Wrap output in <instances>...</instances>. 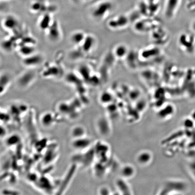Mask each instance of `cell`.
Segmentation results:
<instances>
[{"label": "cell", "instance_id": "obj_12", "mask_svg": "<svg viewBox=\"0 0 195 195\" xmlns=\"http://www.w3.org/2000/svg\"><path fill=\"white\" fill-rule=\"evenodd\" d=\"M115 187L117 192L120 195L133 194L132 189L127 180L120 177L115 181Z\"/></svg>", "mask_w": 195, "mask_h": 195}, {"label": "cell", "instance_id": "obj_16", "mask_svg": "<svg viewBox=\"0 0 195 195\" xmlns=\"http://www.w3.org/2000/svg\"><path fill=\"white\" fill-rule=\"evenodd\" d=\"M54 20L52 18V13H44L38 19V27L40 30L46 32L50 27Z\"/></svg>", "mask_w": 195, "mask_h": 195}, {"label": "cell", "instance_id": "obj_26", "mask_svg": "<svg viewBox=\"0 0 195 195\" xmlns=\"http://www.w3.org/2000/svg\"><path fill=\"white\" fill-rule=\"evenodd\" d=\"M77 72L83 80H87L88 81L91 76L90 70L89 67L86 65H82L79 66Z\"/></svg>", "mask_w": 195, "mask_h": 195}, {"label": "cell", "instance_id": "obj_3", "mask_svg": "<svg viewBox=\"0 0 195 195\" xmlns=\"http://www.w3.org/2000/svg\"><path fill=\"white\" fill-rule=\"evenodd\" d=\"M187 184L183 181L182 180H171L167 182L165 185L162 188V192H164L166 194V192H168V194L170 192H175L176 194H182L187 189ZM162 193H161V194Z\"/></svg>", "mask_w": 195, "mask_h": 195}, {"label": "cell", "instance_id": "obj_6", "mask_svg": "<svg viewBox=\"0 0 195 195\" xmlns=\"http://www.w3.org/2000/svg\"><path fill=\"white\" fill-rule=\"evenodd\" d=\"M36 74L34 71L28 70L23 72L17 80L18 86L21 88H26L30 86L35 80Z\"/></svg>", "mask_w": 195, "mask_h": 195}, {"label": "cell", "instance_id": "obj_10", "mask_svg": "<svg viewBox=\"0 0 195 195\" xmlns=\"http://www.w3.org/2000/svg\"><path fill=\"white\" fill-rule=\"evenodd\" d=\"M180 0H166L164 4V16L168 20H171L175 16L179 7Z\"/></svg>", "mask_w": 195, "mask_h": 195}, {"label": "cell", "instance_id": "obj_23", "mask_svg": "<svg viewBox=\"0 0 195 195\" xmlns=\"http://www.w3.org/2000/svg\"><path fill=\"white\" fill-rule=\"evenodd\" d=\"M70 134L73 139L80 138L86 136V131L82 126L76 125L72 127Z\"/></svg>", "mask_w": 195, "mask_h": 195}, {"label": "cell", "instance_id": "obj_1", "mask_svg": "<svg viewBox=\"0 0 195 195\" xmlns=\"http://www.w3.org/2000/svg\"><path fill=\"white\" fill-rule=\"evenodd\" d=\"M114 4L111 0H100L93 5L90 11V16L96 21L105 20L113 12Z\"/></svg>", "mask_w": 195, "mask_h": 195}, {"label": "cell", "instance_id": "obj_29", "mask_svg": "<svg viewBox=\"0 0 195 195\" xmlns=\"http://www.w3.org/2000/svg\"><path fill=\"white\" fill-rule=\"evenodd\" d=\"M81 78L79 75L76 76L75 74L71 73V74H68L66 77V80L68 84H70L71 85H75L76 84H79L81 82Z\"/></svg>", "mask_w": 195, "mask_h": 195}, {"label": "cell", "instance_id": "obj_2", "mask_svg": "<svg viewBox=\"0 0 195 195\" xmlns=\"http://www.w3.org/2000/svg\"><path fill=\"white\" fill-rule=\"evenodd\" d=\"M96 159L98 162L106 164L110 159L111 149L108 144L102 141L97 142L94 147Z\"/></svg>", "mask_w": 195, "mask_h": 195}, {"label": "cell", "instance_id": "obj_14", "mask_svg": "<svg viewBox=\"0 0 195 195\" xmlns=\"http://www.w3.org/2000/svg\"><path fill=\"white\" fill-rule=\"evenodd\" d=\"M20 25V21L18 18L13 15H8L3 20V27L4 29L8 31L16 30Z\"/></svg>", "mask_w": 195, "mask_h": 195}, {"label": "cell", "instance_id": "obj_21", "mask_svg": "<svg viewBox=\"0 0 195 195\" xmlns=\"http://www.w3.org/2000/svg\"><path fill=\"white\" fill-rule=\"evenodd\" d=\"M18 52L23 58L28 57L35 53L34 45L29 44H20L18 48Z\"/></svg>", "mask_w": 195, "mask_h": 195}, {"label": "cell", "instance_id": "obj_15", "mask_svg": "<svg viewBox=\"0 0 195 195\" xmlns=\"http://www.w3.org/2000/svg\"><path fill=\"white\" fill-rule=\"evenodd\" d=\"M96 44L97 40L94 35L86 34L83 42L80 47L83 53L84 54H90L94 50Z\"/></svg>", "mask_w": 195, "mask_h": 195}, {"label": "cell", "instance_id": "obj_30", "mask_svg": "<svg viewBox=\"0 0 195 195\" xmlns=\"http://www.w3.org/2000/svg\"><path fill=\"white\" fill-rule=\"evenodd\" d=\"M99 194L100 195H110L112 194V192L111 190L108 187L103 186L101 187L99 189Z\"/></svg>", "mask_w": 195, "mask_h": 195}, {"label": "cell", "instance_id": "obj_11", "mask_svg": "<svg viewBox=\"0 0 195 195\" xmlns=\"http://www.w3.org/2000/svg\"><path fill=\"white\" fill-rule=\"evenodd\" d=\"M44 58L42 55L38 53H34L23 59V64L24 66L29 68H33L39 66L44 62Z\"/></svg>", "mask_w": 195, "mask_h": 195}, {"label": "cell", "instance_id": "obj_32", "mask_svg": "<svg viewBox=\"0 0 195 195\" xmlns=\"http://www.w3.org/2000/svg\"><path fill=\"white\" fill-rule=\"evenodd\" d=\"M156 0H149V4L153 6L154 4H156L155 3H156Z\"/></svg>", "mask_w": 195, "mask_h": 195}, {"label": "cell", "instance_id": "obj_9", "mask_svg": "<svg viewBox=\"0 0 195 195\" xmlns=\"http://www.w3.org/2000/svg\"><path fill=\"white\" fill-rule=\"evenodd\" d=\"M92 141L87 137L74 139L71 143L72 148L79 152H85L90 149Z\"/></svg>", "mask_w": 195, "mask_h": 195}, {"label": "cell", "instance_id": "obj_5", "mask_svg": "<svg viewBox=\"0 0 195 195\" xmlns=\"http://www.w3.org/2000/svg\"><path fill=\"white\" fill-rule=\"evenodd\" d=\"M96 127L99 133L102 136L107 137L112 132V126L109 119L105 116L99 117L96 122Z\"/></svg>", "mask_w": 195, "mask_h": 195}, {"label": "cell", "instance_id": "obj_22", "mask_svg": "<svg viewBox=\"0 0 195 195\" xmlns=\"http://www.w3.org/2000/svg\"><path fill=\"white\" fill-rule=\"evenodd\" d=\"M55 121V116L53 113L47 112L42 115L40 118V122L44 127H50Z\"/></svg>", "mask_w": 195, "mask_h": 195}, {"label": "cell", "instance_id": "obj_17", "mask_svg": "<svg viewBox=\"0 0 195 195\" xmlns=\"http://www.w3.org/2000/svg\"><path fill=\"white\" fill-rule=\"evenodd\" d=\"M120 177L125 179H131L135 175L136 169L131 164H124L120 168Z\"/></svg>", "mask_w": 195, "mask_h": 195}, {"label": "cell", "instance_id": "obj_25", "mask_svg": "<svg viewBox=\"0 0 195 195\" xmlns=\"http://www.w3.org/2000/svg\"><path fill=\"white\" fill-rule=\"evenodd\" d=\"M113 97L111 93L108 91L102 92L99 97V101L103 105L109 106L113 102Z\"/></svg>", "mask_w": 195, "mask_h": 195}, {"label": "cell", "instance_id": "obj_4", "mask_svg": "<svg viewBox=\"0 0 195 195\" xmlns=\"http://www.w3.org/2000/svg\"><path fill=\"white\" fill-rule=\"evenodd\" d=\"M48 39L52 43L59 42L62 39V32L57 20H54L50 27L45 32Z\"/></svg>", "mask_w": 195, "mask_h": 195}, {"label": "cell", "instance_id": "obj_20", "mask_svg": "<svg viewBox=\"0 0 195 195\" xmlns=\"http://www.w3.org/2000/svg\"><path fill=\"white\" fill-rule=\"evenodd\" d=\"M86 34L81 30H77L71 33L70 36V41L71 43L76 46L81 45Z\"/></svg>", "mask_w": 195, "mask_h": 195}, {"label": "cell", "instance_id": "obj_24", "mask_svg": "<svg viewBox=\"0 0 195 195\" xmlns=\"http://www.w3.org/2000/svg\"><path fill=\"white\" fill-rule=\"evenodd\" d=\"M114 54L119 59L126 58L128 54V48L124 44L118 45L114 49Z\"/></svg>", "mask_w": 195, "mask_h": 195}, {"label": "cell", "instance_id": "obj_28", "mask_svg": "<svg viewBox=\"0 0 195 195\" xmlns=\"http://www.w3.org/2000/svg\"><path fill=\"white\" fill-rule=\"evenodd\" d=\"M157 48H152L151 49H147L144 50L141 53V58L144 59H151V56L154 57L157 54L158 51Z\"/></svg>", "mask_w": 195, "mask_h": 195}, {"label": "cell", "instance_id": "obj_33", "mask_svg": "<svg viewBox=\"0 0 195 195\" xmlns=\"http://www.w3.org/2000/svg\"><path fill=\"white\" fill-rule=\"evenodd\" d=\"M89 1V0H87V1Z\"/></svg>", "mask_w": 195, "mask_h": 195}, {"label": "cell", "instance_id": "obj_31", "mask_svg": "<svg viewBox=\"0 0 195 195\" xmlns=\"http://www.w3.org/2000/svg\"><path fill=\"white\" fill-rule=\"evenodd\" d=\"M73 3L75 4H81L87 2V0H71Z\"/></svg>", "mask_w": 195, "mask_h": 195}, {"label": "cell", "instance_id": "obj_27", "mask_svg": "<svg viewBox=\"0 0 195 195\" xmlns=\"http://www.w3.org/2000/svg\"><path fill=\"white\" fill-rule=\"evenodd\" d=\"M1 94L3 95L7 90L11 83V79L8 74H3L1 76Z\"/></svg>", "mask_w": 195, "mask_h": 195}, {"label": "cell", "instance_id": "obj_7", "mask_svg": "<svg viewBox=\"0 0 195 195\" xmlns=\"http://www.w3.org/2000/svg\"><path fill=\"white\" fill-rule=\"evenodd\" d=\"M129 21V19L126 16L121 15L109 20L108 22V26L112 30H120L127 27Z\"/></svg>", "mask_w": 195, "mask_h": 195}, {"label": "cell", "instance_id": "obj_13", "mask_svg": "<svg viewBox=\"0 0 195 195\" xmlns=\"http://www.w3.org/2000/svg\"><path fill=\"white\" fill-rule=\"evenodd\" d=\"M152 152L148 150H143L138 153L136 157V163L141 166H147L153 160Z\"/></svg>", "mask_w": 195, "mask_h": 195}, {"label": "cell", "instance_id": "obj_18", "mask_svg": "<svg viewBox=\"0 0 195 195\" xmlns=\"http://www.w3.org/2000/svg\"><path fill=\"white\" fill-rule=\"evenodd\" d=\"M61 73L60 67L56 65L46 66L43 70L42 75L46 78H57Z\"/></svg>", "mask_w": 195, "mask_h": 195}, {"label": "cell", "instance_id": "obj_19", "mask_svg": "<svg viewBox=\"0 0 195 195\" xmlns=\"http://www.w3.org/2000/svg\"><path fill=\"white\" fill-rule=\"evenodd\" d=\"M175 112L174 106L171 104H168L160 109L158 113V117L162 120H166L172 117Z\"/></svg>", "mask_w": 195, "mask_h": 195}, {"label": "cell", "instance_id": "obj_8", "mask_svg": "<svg viewBox=\"0 0 195 195\" xmlns=\"http://www.w3.org/2000/svg\"><path fill=\"white\" fill-rule=\"evenodd\" d=\"M54 6L49 5L46 2L37 0L32 2L30 6V11L33 13H51L50 9L53 11V8H55Z\"/></svg>", "mask_w": 195, "mask_h": 195}]
</instances>
